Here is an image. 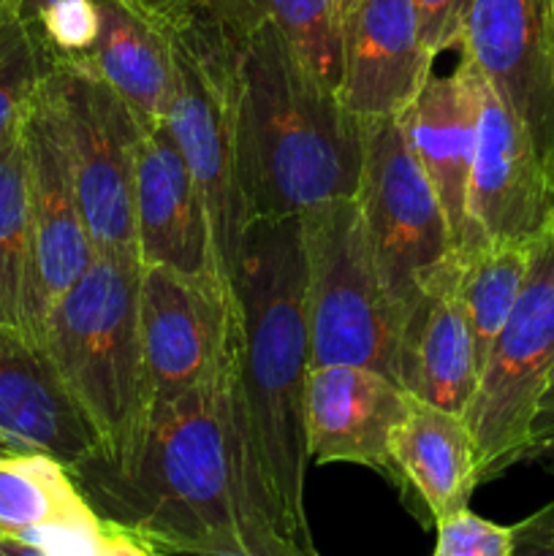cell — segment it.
I'll return each mask as SVG.
<instances>
[{"instance_id":"cell-1","label":"cell","mask_w":554,"mask_h":556,"mask_svg":"<svg viewBox=\"0 0 554 556\" xmlns=\"http://www.w3.org/2000/svg\"><path fill=\"white\" fill-rule=\"evenodd\" d=\"M231 372L234 364L217 383L152 405L123 456L96 451L68 470L98 519L172 556L242 554L264 538H288L250 483L234 432Z\"/></svg>"},{"instance_id":"cell-2","label":"cell","mask_w":554,"mask_h":556,"mask_svg":"<svg viewBox=\"0 0 554 556\" xmlns=\"http://www.w3.org/2000/svg\"><path fill=\"white\" fill-rule=\"evenodd\" d=\"M231 296V407L244 467L275 525L313 543L304 516L310 326L302 215L244 226Z\"/></svg>"},{"instance_id":"cell-3","label":"cell","mask_w":554,"mask_h":556,"mask_svg":"<svg viewBox=\"0 0 554 556\" xmlns=\"http://www.w3.org/2000/svg\"><path fill=\"white\" fill-rule=\"evenodd\" d=\"M231 123L244 220L304 215L351 199L362 179V119L293 54L261 0H231Z\"/></svg>"},{"instance_id":"cell-4","label":"cell","mask_w":554,"mask_h":556,"mask_svg":"<svg viewBox=\"0 0 554 556\" xmlns=\"http://www.w3.org/2000/svg\"><path fill=\"white\" fill-rule=\"evenodd\" d=\"M139 282V258L96 255L43 318V353L101 438L103 456L134 448L150 418Z\"/></svg>"},{"instance_id":"cell-5","label":"cell","mask_w":554,"mask_h":556,"mask_svg":"<svg viewBox=\"0 0 554 556\" xmlns=\"http://www.w3.org/2000/svg\"><path fill=\"white\" fill-rule=\"evenodd\" d=\"M310 367L351 364L400 383L402 320L378 280L356 195L302 215Z\"/></svg>"},{"instance_id":"cell-6","label":"cell","mask_w":554,"mask_h":556,"mask_svg":"<svg viewBox=\"0 0 554 556\" xmlns=\"http://www.w3.org/2000/svg\"><path fill=\"white\" fill-rule=\"evenodd\" d=\"M362 206L378 280L400 320L456 264L449 220L400 117L362 123Z\"/></svg>"},{"instance_id":"cell-7","label":"cell","mask_w":554,"mask_h":556,"mask_svg":"<svg viewBox=\"0 0 554 556\" xmlns=\"http://www.w3.org/2000/svg\"><path fill=\"white\" fill-rule=\"evenodd\" d=\"M554 375V226L530 248L525 286L478 372L465 424L478 486L525 465L538 400Z\"/></svg>"},{"instance_id":"cell-8","label":"cell","mask_w":554,"mask_h":556,"mask_svg":"<svg viewBox=\"0 0 554 556\" xmlns=\"http://www.w3.org/2000/svg\"><path fill=\"white\" fill-rule=\"evenodd\" d=\"M43 96L58 117L92 253L139 258L136 150L144 128L90 63H52Z\"/></svg>"},{"instance_id":"cell-9","label":"cell","mask_w":554,"mask_h":556,"mask_svg":"<svg viewBox=\"0 0 554 556\" xmlns=\"http://www.w3.org/2000/svg\"><path fill=\"white\" fill-rule=\"evenodd\" d=\"M139 324L150 407L226 378L234 364V296L163 266H141Z\"/></svg>"},{"instance_id":"cell-10","label":"cell","mask_w":554,"mask_h":556,"mask_svg":"<svg viewBox=\"0 0 554 556\" xmlns=\"http://www.w3.org/2000/svg\"><path fill=\"white\" fill-rule=\"evenodd\" d=\"M456 49L519 117L554 182V0H465Z\"/></svg>"},{"instance_id":"cell-11","label":"cell","mask_w":554,"mask_h":556,"mask_svg":"<svg viewBox=\"0 0 554 556\" xmlns=\"http://www.w3.org/2000/svg\"><path fill=\"white\" fill-rule=\"evenodd\" d=\"M476 92L478 139L467 199L473 242L532 244L554 226V182L527 128L478 68Z\"/></svg>"},{"instance_id":"cell-12","label":"cell","mask_w":554,"mask_h":556,"mask_svg":"<svg viewBox=\"0 0 554 556\" xmlns=\"http://www.w3.org/2000/svg\"><path fill=\"white\" fill-rule=\"evenodd\" d=\"M136 250L141 266H163L199 282H223L204 195L166 123L144 128L136 150Z\"/></svg>"},{"instance_id":"cell-13","label":"cell","mask_w":554,"mask_h":556,"mask_svg":"<svg viewBox=\"0 0 554 556\" xmlns=\"http://www.w3.org/2000/svg\"><path fill=\"white\" fill-rule=\"evenodd\" d=\"M407 410V391L369 367H310L304 394L307 456L318 465H362L396 489L391 432Z\"/></svg>"},{"instance_id":"cell-14","label":"cell","mask_w":554,"mask_h":556,"mask_svg":"<svg viewBox=\"0 0 554 556\" xmlns=\"http://www.w3.org/2000/svg\"><path fill=\"white\" fill-rule=\"evenodd\" d=\"M432 63L413 0H356L342 16L340 101L362 123L400 117Z\"/></svg>"},{"instance_id":"cell-15","label":"cell","mask_w":554,"mask_h":556,"mask_svg":"<svg viewBox=\"0 0 554 556\" xmlns=\"http://www.w3.org/2000/svg\"><path fill=\"white\" fill-rule=\"evenodd\" d=\"M22 130H25L38 293L47 318L49 307L79 280L96 253L81 217L63 134L43 96V87L27 112Z\"/></svg>"},{"instance_id":"cell-16","label":"cell","mask_w":554,"mask_h":556,"mask_svg":"<svg viewBox=\"0 0 554 556\" xmlns=\"http://www.w3.org/2000/svg\"><path fill=\"white\" fill-rule=\"evenodd\" d=\"M400 123L418 166L443 206L456 255H467L476 248L467 215L478 139L476 65L459 54L454 71H432L411 106L400 114Z\"/></svg>"},{"instance_id":"cell-17","label":"cell","mask_w":554,"mask_h":556,"mask_svg":"<svg viewBox=\"0 0 554 556\" xmlns=\"http://www.w3.org/2000/svg\"><path fill=\"white\" fill-rule=\"evenodd\" d=\"M0 432L16 448L41 451L74 470L101 438L65 389L47 353L0 320Z\"/></svg>"},{"instance_id":"cell-18","label":"cell","mask_w":554,"mask_h":556,"mask_svg":"<svg viewBox=\"0 0 554 556\" xmlns=\"http://www.w3.org/2000/svg\"><path fill=\"white\" fill-rule=\"evenodd\" d=\"M0 532L49 556H98L106 521L54 456L0 448Z\"/></svg>"},{"instance_id":"cell-19","label":"cell","mask_w":554,"mask_h":556,"mask_svg":"<svg viewBox=\"0 0 554 556\" xmlns=\"http://www.w3.org/2000/svg\"><path fill=\"white\" fill-rule=\"evenodd\" d=\"M396 492L424 527L467 508L478 489L476 445L465 416L407 394V410L391 432Z\"/></svg>"},{"instance_id":"cell-20","label":"cell","mask_w":554,"mask_h":556,"mask_svg":"<svg viewBox=\"0 0 554 556\" xmlns=\"http://www.w3.org/2000/svg\"><path fill=\"white\" fill-rule=\"evenodd\" d=\"M476 383V345L456 288L454 264L402 320L400 386L427 405L465 416Z\"/></svg>"},{"instance_id":"cell-21","label":"cell","mask_w":554,"mask_h":556,"mask_svg":"<svg viewBox=\"0 0 554 556\" xmlns=\"http://www.w3.org/2000/svg\"><path fill=\"white\" fill-rule=\"evenodd\" d=\"M98 38L90 63L128 103L141 128L163 123L174 90V43L166 27L130 0H96Z\"/></svg>"},{"instance_id":"cell-22","label":"cell","mask_w":554,"mask_h":556,"mask_svg":"<svg viewBox=\"0 0 554 556\" xmlns=\"http://www.w3.org/2000/svg\"><path fill=\"white\" fill-rule=\"evenodd\" d=\"M22 125L0 141V320L41 348L43 307L38 293Z\"/></svg>"},{"instance_id":"cell-23","label":"cell","mask_w":554,"mask_h":556,"mask_svg":"<svg viewBox=\"0 0 554 556\" xmlns=\"http://www.w3.org/2000/svg\"><path fill=\"white\" fill-rule=\"evenodd\" d=\"M530 248L532 244L487 242L467 255H456V288L473 331L478 372L519 299L530 266Z\"/></svg>"},{"instance_id":"cell-24","label":"cell","mask_w":554,"mask_h":556,"mask_svg":"<svg viewBox=\"0 0 554 556\" xmlns=\"http://www.w3.org/2000/svg\"><path fill=\"white\" fill-rule=\"evenodd\" d=\"M304 68L340 96L342 11L337 0H261Z\"/></svg>"},{"instance_id":"cell-25","label":"cell","mask_w":554,"mask_h":556,"mask_svg":"<svg viewBox=\"0 0 554 556\" xmlns=\"http://www.w3.org/2000/svg\"><path fill=\"white\" fill-rule=\"evenodd\" d=\"M52 60L14 5L0 14V141L25 123Z\"/></svg>"},{"instance_id":"cell-26","label":"cell","mask_w":554,"mask_h":556,"mask_svg":"<svg viewBox=\"0 0 554 556\" xmlns=\"http://www.w3.org/2000/svg\"><path fill=\"white\" fill-rule=\"evenodd\" d=\"M438 546L432 556H514L511 527L494 525L483 516L462 508L435 525Z\"/></svg>"},{"instance_id":"cell-27","label":"cell","mask_w":554,"mask_h":556,"mask_svg":"<svg viewBox=\"0 0 554 556\" xmlns=\"http://www.w3.org/2000/svg\"><path fill=\"white\" fill-rule=\"evenodd\" d=\"M418 33L432 58L459 47L465 0H413Z\"/></svg>"},{"instance_id":"cell-28","label":"cell","mask_w":554,"mask_h":556,"mask_svg":"<svg viewBox=\"0 0 554 556\" xmlns=\"http://www.w3.org/2000/svg\"><path fill=\"white\" fill-rule=\"evenodd\" d=\"M527 462L554 470V375L549 378L546 389H543L541 400H538L536 416H532L525 465Z\"/></svg>"},{"instance_id":"cell-29","label":"cell","mask_w":554,"mask_h":556,"mask_svg":"<svg viewBox=\"0 0 554 556\" xmlns=\"http://www.w3.org/2000/svg\"><path fill=\"white\" fill-rule=\"evenodd\" d=\"M514 556H554V503L511 527Z\"/></svg>"},{"instance_id":"cell-30","label":"cell","mask_w":554,"mask_h":556,"mask_svg":"<svg viewBox=\"0 0 554 556\" xmlns=\"http://www.w3.org/2000/svg\"><path fill=\"white\" fill-rule=\"evenodd\" d=\"M130 3L139 5L150 16H155L161 25H174V22L185 20V16L196 14V11L210 9L217 0H130Z\"/></svg>"},{"instance_id":"cell-31","label":"cell","mask_w":554,"mask_h":556,"mask_svg":"<svg viewBox=\"0 0 554 556\" xmlns=\"http://www.w3.org/2000/svg\"><path fill=\"white\" fill-rule=\"evenodd\" d=\"M98 556H161V552H155L150 543H144L134 532L106 521V535H103V546Z\"/></svg>"},{"instance_id":"cell-32","label":"cell","mask_w":554,"mask_h":556,"mask_svg":"<svg viewBox=\"0 0 554 556\" xmlns=\"http://www.w3.org/2000/svg\"><path fill=\"white\" fill-rule=\"evenodd\" d=\"M201 556H320L315 552L313 543L288 541V538H264V541L253 543L248 552L242 554H201Z\"/></svg>"},{"instance_id":"cell-33","label":"cell","mask_w":554,"mask_h":556,"mask_svg":"<svg viewBox=\"0 0 554 556\" xmlns=\"http://www.w3.org/2000/svg\"><path fill=\"white\" fill-rule=\"evenodd\" d=\"M0 448H16V445L11 443V438H9V434H3V432H0Z\"/></svg>"},{"instance_id":"cell-34","label":"cell","mask_w":554,"mask_h":556,"mask_svg":"<svg viewBox=\"0 0 554 556\" xmlns=\"http://www.w3.org/2000/svg\"><path fill=\"white\" fill-rule=\"evenodd\" d=\"M356 3V0H337V5H340V11H342V16H345V11L351 9V5Z\"/></svg>"},{"instance_id":"cell-35","label":"cell","mask_w":554,"mask_h":556,"mask_svg":"<svg viewBox=\"0 0 554 556\" xmlns=\"http://www.w3.org/2000/svg\"><path fill=\"white\" fill-rule=\"evenodd\" d=\"M11 5H14V0H0V14H3L5 9H11Z\"/></svg>"},{"instance_id":"cell-36","label":"cell","mask_w":554,"mask_h":556,"mask_svg":"<svg viewBox=\"0 0 554 556\" xmlns=\"http://www.w3.org/2000/svg\"><path fill=\"white\" fill-rule=\"evenodd\" d=\"M161 556H172V554H161Z\"/></svg>"}]
</instances>
